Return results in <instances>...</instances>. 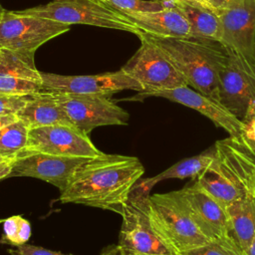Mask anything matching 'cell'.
Segmentation results:
<instances>
[{
	"mask_svg": "<svg viewBox=\"0 0 255 255\" xmlns=\"http://www.w3.org/2000/svg\"><path fill=\"white\" fill-rule=\"evenodd\" d=\"M160 1H162V0H160ZM167 1H169L171 3H174V2H184V3H188V4H193V5L201 6V7H204V8H207V9H210V10H213V11L217 12V10L209 3L208 0H167Z\"/></svg>",
	"mask_w": 255,
	"mask_h": 255,
	"instance_id": "f546056e",
	"label": "cell"
},
{
	"mask_svg": "<svg viewBox=\"0 0 255 255\" xmlns=\"http://www.w3.org/2000/svg\"><path fill=\"white\" fill-rule=\"evenodd\" d=\"M2 242L13 246L26 244L31 237V224L21 215H14L4 220Z\"/></svg>",
	"mask_w": 255,
	"mask_h": 255,
	"instance_id": "cb8c5ba5",
	"label": "cell"
},
{
	"mask_svg": "<svg viewBox=\"0 0 255 255\" xmlns=\"http://www.w3.org/2000/svg\"><path fill=\"white\" fill-rule=\"evenodd\" d=\"M225 209L228 217V235L244 250L255 237V195L250 193Z\"/></svg>",
	"mask_w": 255,
	"mask_h": 255,
	"instance_id": "ffe728a7",
	"label": "cell"
},
{
	"mask_svg": "<svg viewBox=\"0 0 255 255\" xmlns=\"http://www.w3.org/2000/svg\"><path fill=\"white\" fill-rule=\"evenodd\" d=\"M42 73V92L51 94L105 95L112 96L124 90L142 92V87L122 69L87 76H64L53 73Z\"/></svg>",
	"mask_w": 255,
	"mask_h": 255,
	"instance_id": "8fae6325",
	"label": "cell"
},
{
	"mask_svg": "<svg viewBox=\"0 0 255 255\" xmlns=\"http://www.w3.org/2000/svg\"><path fill=\"white\" fill-rule=\"evenodd\" d=\"M18 12L67 25H91L130 32L136 36L142 33L127 15L91 0H52L47 4Z\"/></svg>",
	"mask_w": 255,
	"mask_h": 255,
	"instance_id": "5b68a950",
	"label": "cell"
},
{
	"mask_svg": "<svg viewBox=\"0 0 255 255\" xmlns=\"http://www.w3.org/2000/svg\"><path fill=\"white\" fill-rule=\"evenodd\" d=\"M91 1H94V2L99 3V4H103V5H106V6H108V3H109V0H91Z\"/></svg>",
	"mask_w": 255,
	"mask_h": 255,
	"instance_id": "d590c367",
	"label": "cell"
},
{
	"mask_svg": "<svg viewBox=\"0 0 255 255\" xmlns=\"http://www.w3.org/2000/svg\"><path fill=\"white\" fill-rule=\"evenodd\" d=\"M0 50H1V47H0Z\"/></svg>",
	"mask_w": 255,
	"mask_h": 255,
	"instance_id": "60d3db41",
	"label": "cell"
},
{
	"mask_svg": "<svg viewBox=\"0 0 255 255\" xmlns=\"http://www.w3.org/2000/svg\"><path fill=\"white\" fill-rule=\"evenodd\" d=\"M18 120L17 115H6V116H0V129L4 127L16 122Z\"/></svg>",
	"mask_w": 255,
	"mask_h": 255,
	"instance_id": "1f68e13d",
	"label": "cell"
},
{
	"mask_svg": "<svg viewBox=\"0 0 255 255\" xmlns=\"http://www.w3.org/2000/svg\"><path fill=\"white\" fill-rule=\"evenodd\" d=\"M188 22L191 37L221 42L222 27L216 11L184 2L172 3Z\"/></svg>",
	"mask_w": 255,
	"mask_h": 255,
	"instance_id": "7402d4cb",
	"label": "cell"
},
{
	"mask_svg": "<svg viewBox=\"0 0 255 255\" xmlns=\"http://www.w3.org/2000/svg\"><path fill=\"white\" fill-rule=\"evenodd\" d=\"M87 159L89 158L24 150L12 160V171L9 177H34L53 184L62 192L66 189L76 169Z\"/></svg>",
	"mask_w": 255,
	"mask_h": 255,
	"instance_id": "5bb4252c",
	"label": "cell"
},
{
	"mask_svg": "<svg viewBox=\"0 0 255 255\" xmlns=\"http://www.w3.org/2000/svg\"><path fill=\"white\" fill-rule=\"evenodd\" d=\"M69 30L67 24L5 10L0 20V47L35 55L40 46Z\"/></svg>",
	"mask_w": 255,
	"mask_h": 255,
	"instance_id": "52a82bcc",
	"label": "cell"
},
{
	"mask_svg": "<svg viewBox=\"0 0 255 255\" xmlns=\"http://www.w3.org/2000/svg\"><path fill=\"white\" fill-rule=\"evenodd\" d=\"M241 255H255V237L249 244V246L242 251Z\"/></svg>",
	"mask_w": 255,
	"mask_h": 255,
	"instance_id": "e575fe53",
	"label": "cell"
},
{
	"mask_svg": "<svg viewBox=\"0 0 255 255\" xmlns=\"http://www.w3.org/2000/svg\"><path fill=\"white\" fill-rule=\"evenodd\" d=\"M221 44L255 69V0H234L218 11Z\"/></svg>",
	"mask_w": 255,
	"mask_h": 255,
	"instance_id": "4fadbf2b",
	"label": "cell"
},
{
	"mask_svg": "<svg viewBox=\"0 0 255 255\" xmlns=\"http://www.w3.org/2000/svg\"><path fill=\"white\" fill-rule=\"evenodd\" d=\"M17 117L30 129L53 125L75 127L51 93L41 92L33 95L22 110L18 112Z\"/></svg>",
	"mask_w": 255,
	"mask_h": 255,
	"instance_id": "d6986e66",
	"label": "cell"
},
{
	"mask_svg": "<svg viewBox=\"0 0 255 255\" xmlns=\"http://www.w3.org/2000/svg\"><path fill=\"white\" fill-rule=\"evenodd\" d=\"M252 194L255 195V172H254L253 180H252Z\"/></svg>",
	"mask_w": 255,
	"mask_h": 255,
	"instance_id": "8d00e7d4",
	"label": "cell"
},
{
	"mask_svg": "<svg viewBox=\"0 0 255 255\" xmlns=\"http://www.w3.org/2000/svg\"><path fill=\"white\" fill-rule=\"evenodd\" d=\"M7 160H12V159H8V158H6V157H4L3 155L0 154V163L3 162V161H7Z\"/></svg>",
	"mask_w": 255,
	"mask_h": 255,
	"instance_id": "f35d334b",
	"label": "cell"
},
{
	"mask_svg": "<svg viewBox=\"0 0 255 255\" xmlns=\"http://www.w3.org/2000/svg\"><path fill=\"white\" fill-rule=\"evenodd\" d=\"M143 173L144 167L137 157L102 151L76 169L59 200L121 214Z\"/></svg>",
	"mask_w": 255,
	"mask_h": 255,
	"instance_id": "6da1fadb",
	"label": "cell"
},
{
	"mask_svg": "<svg viewBox=\"0 0 255 255\" xmlns=\"http://www.w3.org/2000/svg\"><path fill=\"white\" fill-rule=\"evenodd\" d=\"M52 95L63 108L71 123L87 134L98 127L127 125L129 118L128 113L117 105L111 96Z\"/></svg>",
	"mask_w": 255,
	"mask_h": 255,
	"instance_id": "ba28073f",
	"label": "cell"
},
{
	"mask_svg": "<svg viewBox=\"0 0 255 255\" xmlns=\"http://www.w3.org/2000/svg\"><path fill=\"white\" fill-rule=\"evenodd\" d=\"M242 123L243 129L239 137L255 153V101L248 108Z\"/></svg>",
	"mask_w": 255,
	"mask_h": 255,
	"instance_id": "4316f807",
	"label": "cell"
},
{
	"mask_svg": "<svg viewBox=\"0 0 255 255\" xmlns=\"http://www.w3.org/2000/svg\"><path fill=\"white\" fill-rule=\"evenodd\" d=\"M31 54L0 50V94L32 96L42 92V73Z\"/></svg>",
	"mask_w": 255,
	"mask_h": 255,
	"instance_id": "e0dca14e",
	"label": "cell"
},
{
	"mask_svg": "<svg viewBox=\"0 0 255 255\" xmlns=\"http://www.w3.org/2000/svg\"><path fill=\"white\" fill-rule=\"evenodd\" d=\"M33 96V95H32ZM32 96H16L0 94V116L17 115Z\"/></svg>",
	"mask_w": 255,
	"mask_h": 255,
	"instance_id": "83f0119b",
	"label": "cell"
},
{
	"mask_svg": "<svg viewBox=\"0 0 255 255\" xmlns=\"http://www.w3.org/2000/svg\"><path fill=\"white\" fill-rule=\"evenodd\" d=\"M147 97L164 98L171 102H175L195 110L212 121L215 126L226 130L230 136L239 137L242 132L243 123L241 120L230 113L220 103L200 94L197 91L189 89L188 86L148 93L138 92L137 95L130 98V100L139 101Z\"/></svg>",
	"mask_w": 255,
	"mask_h": 255,
	"instance_id": "2e32d148",
	"label": "cell"
},
{
	"mask_svg": "<svg viewBox=\"0 0 255 255\" xmlns=\"http://www.w3.org/2000/svg\"><path fill=\"white\" fill-rule=\"evenodd\" d=\"M142 194L131 191L120 214L123 218L117 245L122 253L174 255L152 230L142 204Z\"/></svg>",
	"mask_w": 255,
	"mask_h": 255,
	"instance_id": "9c48e42d",
	"label": "cell"
},
{
	"mask_svg": "<svg viewBox=\"0 0 255 255\" xmlns=\"http://www.w3.org/2000/svg\"><path fill=\"white\" fill-rule=\"evenodd\" d=\"M24 150L59 156L88 158L102 153L89 137V134L76 127L67 125L31 128L29 130L28 143Z\"/></svg>",
	"mask_w": 255,
	"mask_h": 255,
	"instance_id": "7c38bea8",
	"label": "cell"
},
{
	"mask_svg": "<svg viewBox=\"0 0 255 255\" xmlns=\"http://www.w3.org/2000/svg\"><path fill=\"white\" fill-rule=\"evenodd\" d=\"M143 34L167 56L188 86L219 103L218 76L227 60V50L220 42Z\"/></svg>",
	"mask_w": 255,
	"mask_h": 255,
	"instance_id": "7a4b0ae2",
	"label": "cell"
},
{
	"mask_svg": "<svg viewBox=\"0 0 255 255\" xmlns=\"http://www.w3.org/2000/svg\"><path fill=\"white\" fill-rule=\"evenodd\" d=\"M4 220H5V219H3V218H0V224H2V223L4 222Z\"/></svg>",
	"mask_w": 255,
	"mask_h": 255,
	"instance_id": "ab89813d",
	"label": "cell"
},
{
	"mask_svg": "<svg viewBox=\"0 0 255 255\" xmlns=\"http://www.w3.org/2000/svg\"><path fill=\"white\" fill-rule=\"evenodd\" d=\"M227 50V60L218 76L219 103L242 121L255 101V69L235 52Z\"/></svg>",
	"mask_w": 255,
	"mask_h": 255,
	"instance_id": "30bf717a",
	"label": "cell"
},
{
	"mask_svg": "<svg viewBox=\"0 0 255 255\" xmlns=\"http://www.w3.org/2000/svg\"><path fill=\"white\" fill-rule=\"evenodd\" d=\"M213 149L212 161L195 183L226 208L252 193L255 153L234 136L217 140Z\"/></svg>",
	"mask_w": 255,
	"mask_h": 255,
	"instance_id": "3957f363",
	"label": "cell"
},
{
	"mask_svg": "<svg viewBox=\"0 0 255 255\" xmlns=\"http://www.w3.org/2000/svg\"><path fill=\"white\" fill-rule=\"evenodd\" d=\"M4 12H5V9L2 7V5H1V3H0V20H1V18H2V16H3V14H4Z\"/></svg>",
	"mask_w": 255,
	"mask_h": 255,
	"instance_id": "74e56055",
	"label": "cell"
},
{
	"mask_svg": "<svg viewBox=\"0 0 255 255\" xmlns=\"http://www.w3.org/2000/svg\"><path fill=\"white\" fill-rule=\"evenodd\" d=\"M108 6L123 14L156 12L167 7L160 0H109Z\"/></svg>",
	"mask_w": 255,
	"mask_h": 255,
	"instance_id": "484cf974",
	"label": "cell"
},
{
	"mask_svg": "<svg viewBox=\"0 0 255 255\" xmlns=\"http://www.w3.org/2000/svg\"><path fill=\"white\" fill-rule=\"evenodd\" d=\"M213 156L214 149L212 147L211 149L200 154L184 158L152 177L138 180L133 186L132 192L142 195H149L150 189L159 181L173 178L183 179L186 177H197L210 164Z\"/></svg>",
	"mask_w": 255,
	"mask_h": 255,
	"instance_id": "44dd1931",
	"label": "cell"
},
{
	"mask_svg": "<svg viewBox=\"0 0 255 255\" xmlns=\"http://www.w3.org/2000/svg\"><path fill=\"white\" fill-rule=\"evenodd\" d=\"M209 3L217 10V13L219 10L225 8L227 5H229L234 0H208Z\"/></svg>",
	"mask_w": 255,
	"mask_h": 255,
	"instance_id": "d6a6232c",
	"label": "cell"
},
{
	"mask_svg": "<svg viewBox=\"0 0 255 255\" xmlns=\"http://www.w3.org/2000/svg\"><path fill=\"white\" fill-rule=\"evenodd\" d=\"M11 255H71V254H64L57 251H52L43 247L30 245L28 243L16 246L15 248L8 250Z\"/></svg>",
	"mask_w": 255,
	"mask_h": 255,
	"instance_id": "f1b7e54d",
	"label": "cell"
},
{
	"mask_svg": "<svg viewBox=\"0 0 255 255\" xmlns=\"http://www.w3.org/2000/svg\"><path fill=\"white\" fill-rule=\"evenodd\" d=\"M242 251L238 244L227 235L219 239L209 240L177 255H241Z\"/></svg>",
	"mask_w": 255,
	"mask_h": 255,
	"instance_id": "d4e9b609",
	"label": "cell"
},
{
	"mask_svg": "<svg viewBox=\"0 0 255 255\" xmlns=\"http://www.w3.org/2000/svg\"><path fill=\"white\" fill-rule=\"evenodd\" d=\"M101 255H135V254H126V253H122L118 246L115 245V246H111L109 248H107L106 250L103 251V253Z\"/></svg>",
	"mask_w": 255,
	"mask_h": 255,
	"instance_id": "836d02e7",
	"label": "cell"
},
{
	"mask_svg": "<svg viewBox=\"0 0 255 255\" xmlns=\"http://www.w3.org/2000/svg\"><path fill=\"white\" fill-rule=\"evenodd\" d=\"M30 128L21 120L0 129V154L8 159H14L22 152L28 143Z\"/></svg>",
	"mask_w": 255,
	"mask_h": 255,
	"instance_id": "603a6c76",
	"label": "cell"
},
{
	"mask_svg": "<svg viewBox=\"0 0 255 255\" xmlns=\"http://www.w3.org/2000/svg\"><path fill=\"white\" fill-rule=\"evenodd\" d=\"M142 204L152 230L174 255L209 241L188 215L177 191L143 195Z\"/></svg>",
	"mask_w": 255,
	"mask_h": 255,
	"instance_id": "277c9868",
	"label": "cell"
},
{
	"mask_svg": "<svg viewBox=\"0 0 255 255\" xmlns=\"http://www.w3.org/2000/svg\"><path fill=\"white\" fill-rule=\"evenodd\" d=\"M12 160L3 161L0 163V180L9 177L12 171Z\"/></svg>",
	"mask_w": 255,
	"mask_h": 255,
	"instance_id": "4dcf8cb0",
	"label": "cell"
},
{
	"mask_svg": "<svg viewBox=\"0 0 255 255\" xmlns=\"http://www.w3.org/2000/svg\"><path fill=\"white\" fill-rule=\"evenodd\" d=\"M140 46L122 70L142 87V92H155L188 86L186 80L167 56L143 32L137 36Z\"/></svg>",
	"mask_w": 255,
	"mask_h": 255,
	"instance_id": "8992f818",
	"label": "cell"
},
{
	"mask_svg": "<svg viewBox=\"0 0 255 255\" xmlns=\"http://www.w3.org/2000/svg\"><path fill=\"white\" fill-rule=\"evenodd\" d=\"M143 33L157 37H191L188 22L173 5L163 10L146 13H127Z\"/></svg>",
	"mask_w": 255,
	"mask_h": 255,
	"instance_id": "ac0fdd59",
	"label": "cell"
},
{
	"mask_svg": "<svg viewBox=\"0 0 255 255\" xmlns=\"http://www.w3.org/2000/svg\"><path fill=\"white\" fill-rule=\"evenodd\" d=\"M188 215L207 240L228 235L226 209L196 183L176 190Z\"/></svg>",
	"mask_w": 255,
	"mask_h": 255,
	"instance_id": "9a60e30c",
	"label": "cell"
}]
</instances>
